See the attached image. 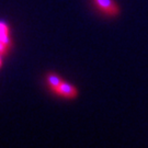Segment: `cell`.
I'll use <instances>...</instances> for the list:
<instances>
[{"label": "cell", "mask_w": 148, "mask_h": 148, "mask_svg": "<svg viewBox=\"0 0 148 148\" xmlns=\"http://www.w3.org/2000/svg\"><path fill=\"white\" fill-rule=\"evenodd\" d=\"M92 3L97 9L108 16H117L120 14V7L115 0H92Z\"/></svg>", "instance_id": "6da1fadb"}, {"label": "cell", "mask_w": 148, "mask_h": 148, "mask_svg": "<svg viewBox=\"0 0 148 148\" xmlns=\"http://www.w3.org/2000/svg\"><path fill=\"white\" fill-rule=\"evenodd\" d=\"M54 93L60 95L63 98H66V99H75L78 95V90L76 89L73 85H70L66 81H63L57 87V89L54 91Z\"/></svg>", "instance_id": "7a4b0ae2"}, {"label": "cell", "mask_w": 148, "mask_h": 148, "mask_svg": "<svg viewBox=\"0 0 148 148\" xmlns=\"http://www.w3.org/2000/svg\"><path fill=\"white\" fill-rule=\"evenodd\" d=\"M63 81H64L63 78H62L60 76H58L57 74H55V73H48V74L46 75V82H47V86L49 87V89L52 90L53 92L57 89V87H58Z\"/></svg>", "instance_id": "3957f363"}, {"label": "cell", "mask_w": 148, "mask_h": 148, "mask_svg": "<svg viewBox=\"0 0 148 148\" xmlns=\"http://www.w3.org/2000/svg\"><path fill=\"white\" fill-rule=\"evenodd\" d=\"M1 65H2V60H1V56H0V67H1Z\"/></svg>", "instance_id": "277c9868"}]
</instances>
